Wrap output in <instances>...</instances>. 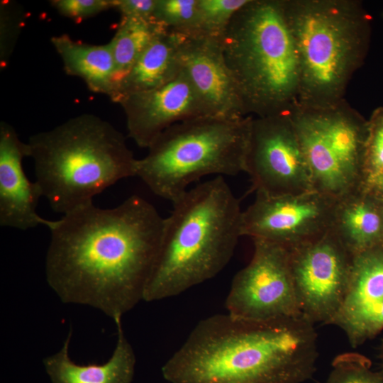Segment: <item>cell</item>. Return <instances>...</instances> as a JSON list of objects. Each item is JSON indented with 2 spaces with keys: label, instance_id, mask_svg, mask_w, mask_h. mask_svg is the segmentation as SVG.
<instances>
[{
  "label": "cell",
  "instance_id": "obj_1",
  "mask_svg": "<svg viewBox=\"0 0 383 383\" xmlns=\"http://www.w3.org/2000/svg\"><path fill=\"white\" fill-rule=\"evenodd\" d=\"M164 221L152 204L136 195L113 208L91 203L52 221L48 284L63 303L121 318L143 300Z\"/></svg>",
  "mask_w": 383,
  "mask_h": 383
},
{
  "label": "cell",
  "instance_id": "obj_2",
  "mask_svg": "<svg viewBox=\"0 0 383 383\" xmlns=\"http://www.w3.org/2000/svg\"><path fill=\"white\" fill-rule=\"evenodd\" d=\"M317 333L303 315L199 321L162 367L169 383H303L316 371Z\"/></svg>",
  "mask_w": 383,
  "mask_h": 383
},
{
  "label": "cell",
  "instance_id": "obj_3",
  "mask_svg": "<svg viewBox=\"0 0 383 383\" xmlns=\"http://www.w3.org/2000/svg\"><path fill=\"white\" fill-rule=\"evenodd\" d=\"M143 300L179 295L216 276L241 235L243 211L223 177L189 189L172 201Z\"/></svg>",
  "mask_w": 383,
  "mask_h": 383
},
{
  "label": "cell",
  "instance_id": "obj_4",
  "mask_svg": "<svg viewBox=\"0 0 383 383\" xmlns=\"http://www.w3.org/2000/svg\"><path fill=\"white\" fill-rule=\"evenodd\" d=\"M26 143L43 196L63 215L93 203L96 195L117 182L136 176L138 159L124 135L94 114L74 116L32 135Z\"/></svg>",
  "mask_w": 383,
  "mask_h": 383
},
{
  "label": "cell",
  "instance_id": "obj_5",
  "mask_svg": "<svg viewBox=\"0 0 383 383\" xmlns=\"http://www.w3.org/2000/svg\"><path fill=\"white\" fill-rule=\"evenodd\" d=\"M220 39L246 116L274 115L297 104L299 61L284 0H250Z\"/></svg>",
  "mask_w": 383,
  "mask_h": 383
},
{
  "label": "cell",
  "instance_id": "obj_6",
  "mask_svg": "<svg viewBox=\"0 0 383 383\" xmlns=\"http://www.w3.org/2000/svg\"><path fill=\"white\" fill-rule=\"evenodd\" d=\"M300 67L297 104L323 107L343 101L362 60L367 19L345 0H284Z\"/></svg>",
  "mask_w": 383,
  "mask_h": 383
},
{
  "label": "cell",
  "instance_id": "obj_7",
  "mask_svg": "<svg viewBox=\"0 0 383 383\" xmlns=\"http://www.w3.org/2000/svg\"><path fill=\"white\" fill-rule=\"evenodd\" d=\"M252 118L204 116L175 123L138 159L136 176L172 202L201 177L244 172Z\"/></svg>",
  "mask_w": 383,
  "mask_h": 383
},
{
  "label": "cell",
  "instance_id": "obj_8",
  "mask_svg": "<svg viewBox=\"0 0 383 383\" xmlns=\"http://www.w3.org/2000/svg\"><path fill=\"white\" fill-rule=\"evenodd\" d=\"M312 188L335 201L361 189L368 122L343 101L289 111Z\"/></svg>",
  "mask_w": 383,
  "mask_h": 383
},
{
  "label": "cell",
  "instance_id": "obj_9",
  "mask_svg": "<svg viewBox=\"0 0 383 383\" xmlns=\"http://www.w3.org/2000/svg\"><path fill=\"white\" fill-rule=\"evenodd\" d=\"M250 262L234 277L226 299L227 313L251 321L302 315L290 267L288 248L252 240Z\"/></svg>",
  "mask_w": 383,
  "mask_h": 383
},
{
  "label": "cell",
  "instance_id": "obj_10",
  "mask_svg": "<svg viewBox=\"0 0 383 383\" xmlns=\"http://www.w3.org/2000/svg\"><path fill=\"white\" fill-rule=\"evenodd\" d=\"M244 172L256 194L313 190L310 172L289 111L252 118Z\"/></svg>",
  "mask_w": 383,
  "mask_h": 383
},
{
  "label": "cell",
  "instance_id": "obj_11",
  "mask_svg": "<svg viewBox=\"0 0 383 383\" xmlns=\"http://www.w3.org/2000/svg\"><path fill=\"white\" fill-rule=\"evenodd\" d=\"M288 250L301 314L314 325L331 324L347 291L353 255L331 229Z\"/></svg>",
  "mask_w": 383,
  "mask_h": 383
},
{
  "label": "cell",
  "instance_id": "obj_12",
  "mask_svg": "<svg viewBox=\"0 0 383 383\" xmlns=\"http://www.w3.org/2000/svg\"><path fill=\"white\" fill-rule=\"evenodd\" d=\"M335 201L311 190L296 194H256L241 217V235L291 248L328 230Z\"/></svg>",
  "mask_w": 383,
  "mask_h": 383
},
{
  "label": "cell",
  "instance_id": "obj_13",
  "mask_svg": "<svg viewBox=\"0 0 383 383\" xmlns=\"http://www.w3.org/2000/svg\"><path fill=\"white\" fill-rule=\"evenodd\" d=\"M118 103L126 115L128 136L140 148H148L175 123L209 116L183 70L167 84L128 95Z\"/></svg>",
  "mask_w": 383,
  "mask_h": 383
},
{
  "label": "cell",
  "instance_id": "obj_14",
  "mask_svg": "<svg viewBox=\"0 0 383 383\" xmlns=\"http://www.w3.org/2000/svg\"><path fill=\"white\" fill-rule=\"evenodd\" d=\"M331 324L354 348L383 331V243L353 255L347 291Z\"/></svg>",
  "mask_w": 383,
  "mask_h": 383
},
{
  "label": "cell",
  "instance_id": "obj_15",
  "mask_svg": "<svg viewBox=\"0 0 383 383\" xmlns=\"http://www.w3.org/2000/svg\"><path fill=\"white\" fill-rule=\"evenodd\" d=\"M220 37L185 35L180 46L182 70L209 116L226 118L248 116L223 59Z\"/></svg>",
  "mask_w": 383,
  "mask_h": 383
},
{
  "label": "cell",
  "instance_id": "obj_16",
  "mask_svg": "<svg viewBox=\"0 0 383 383\" xmlns=\"http://www.w3.org/2000/svg\"><path fill=\"white\" fill-rule=\"evenodd\" d=\"M28 157L27 143L15 129L0 123V225L26 231L39 225L50 227L52 221L40 217L37 206L42 192L26 176L22 162Z\"/></svg>",
  "mask_w": 383,
  "mask_h": 383
},
{
  "label": "cell",
  "instance_id": "obj_17",
  "mask_svg": "<svg viewBox=\"0 0 383 383\" xmlns=\"http://www.w3.org/2000/svg\"><path fill=\"white\" fill-rule=\"evenodd\" d=\"M117 341L109 359L102 363L80 365L69 355L72 329L62 348L43 360L51 383H131L134 377L135 356L125 336L121 318L114 320Z\"/></svg>",
  "mask_w": 383,
  "mask_h": 383
},
{
  "label": "cell",
  "instance_id": "obj_18",
  "mask_svg": "<svg viewBox=\"0 0 383 383\" xmlns=\"http://www.w3.org/2000/svg\"><path fill=\"white\" fill-rule=\"evenodd\" d=\"M330 229L353 255L382 244L381 201L363 189L336 200Z\"/></svg>",
  "mask_w": 383,
  "mask_h": 383
},
{
  "label": "cell",
  "instance_id": "obj_19",
  "mask_svg": "<svg viewBox=\"0 0 383 383\" xmlns=\"http://www.w3.org/2000/svg\"><path fill=\"white\" fill-rule=\"evenodd\" d=\"M184 36L167 31L155 39L116 85L111 99L118 103L124 96L153 89L174 79L182 71L180 46Z\"/></svg>",
  "mask_w": 383,
  "mask_h": 383
},
{
  "label": "cell",
  "instance_id": "obj_20",
  "mask_svg": "<svg viewBox=\"0 0 383 383\" xmlns=\"http://www.w3.org/2000/svg\"><path fill=\"white\" fill-rule=\"evenodd\" d=\"M50 40L67 74L82 78L95 93L111 95L115 62L110 42L89 45L74 40L67 34L54 35Z\"/></svg>",
  "mask_w": 383,
  "mask_h": 383
},
{
  "label": "cell",
  "instance_id": "obj_21",
  "mask_svg": "<svg viewBox=\"0 0 383 383\" xmlns=\"http://www.w3.org/2000/svg\"><path fill=\"white\" fill-rule=\"evenodd\" d=\"M165 32V28L154 18L122 17L110 41L115 62L112 92L140 54L155 39Z\"/></svg>",
  "mask_w": 383,
  "mask_h": 383
},
{
  "label": "cell",
  "instance_id": "obj_22",
  "mask_svg": "<svg viewBox=\"0 0 383 383\" xmlns=\"http://www.w3.org/2000/svg\"><path fill=\"white\" fill-rule=\"evenodd\" d=\"M198 0H157L154 19L167 32L191 35L198 33Z\"/></svg>",
  "mask_w": 383,
  "mask_h": 383
},
{
  "label": "cell",
  "instance_id": "obj_23",
  "mask_svg": "<svg viewBox=\"0 0 383 383\" xmlns=\"http://www.w3.org/2000/svg\"><path fill=\"white\" fill-rule=\"evenodd\" d=\"M325 383H383V370H372L370 360L362 354L344 353L333 360Z\"/></svg>",
  "mask_w": 383,
  "mask_h": 383
},
{
  "label": "cell",
  "instance_id": "obj_24",
  "mask_svg": "<svg viewBox=\"0 0 383 383\" xmlns=\"http://www.w3.org/2000/svg\"><path fill=\"white\" fill-rule=\"evenodd\" d=\"M250 0H198V33L221 36Z\"/></svg>",
  "mask_w": 383,
  "mask_h": 383
},
{
  "label": "cell",
  "instance_id": "obj_25",
  "mask_svg": "<svg viewBox=\"0 0 383 383\" xmlns=\"http://www.w3.org/2000/svg\"><path fill=\"white\" fill-rule=\"evenodd\" d=\"M383 172V109L375 111L368 122L361 189Z\"/></svg>",
  "mask_w": 383,
  "mask_h": 383
},
{
  "label": "cell",
  "instance_id": "obj_26",
  "mask_svg": "<svg viewBox=\"0 0 383 383\" xmlns=\"http://www.w3.org/2000/svg\"><path fill=\"white\" fill-rule=\"evenodd\" d=\"M50 2L60 13L74 20H83L114 8V0H54Z\"/></svg>",
  "mask_w": 383,
  "mask_h": 383
},
{
  "label": "cell",
  "instance_id": "obj_27",
  "mask_svg": "<svg viewBox=\"0 0 383 383\" xmlns=\"http://www.w3.org/2000/svg\"><path fill=\"white\" fill-rule=\"evenodd\" d=\"M157 0H114V8L122 17L152 19Z\"/></svg>",
  "mask_w": 383,
  "mask_h": 383
},
{
  "label": "cell",
  "instance_id": "obj_28",
  "mask_svg": "<svg viewBox=\"0 0 383 383\" xmlns=\"http://www.w3.org/2000/svg\"><path fill=\"white\" fill-rule=\"evenodd\" d=\"M363 189L367 191L376 198L383 200V172Z\"/></svg>",
  "mask_w": 383,
  "mask_h": 383
},
{
  "label": "cell",
  "instance_id": "obj_29",
  "mask_svg": "<svg viewBox=\"0 0 383 383\" xmlns=\"http://www.w3.org/2000/svg\"><path fill=\"white\" fill-rule=\"evenodd\" d=\"M379 358L380 360V368L383 370V342L382 343L379 350Z\"/></svg>",
  "mask_w": 383,
  "mask_h": 383
},
{
  "label": "cell",
  "instance_id": "obj_30",
  "mask_svg": "<svg viewBox=\"0 0 383 383\" xmlns=\"http://www.w3.org/2000/svg\"><path fill=\"white\" fill-rule=\"evenodd\" d=\"M380 200V199H379ZM381 201V205H382V215H383V200Z\"/></svg>",
  "mask_w": 383,
  "mask_h": 383
}]
</instances>
